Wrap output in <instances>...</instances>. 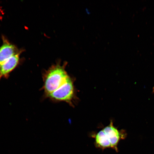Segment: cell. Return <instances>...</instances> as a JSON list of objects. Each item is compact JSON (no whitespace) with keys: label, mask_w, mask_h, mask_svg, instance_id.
Instances as JSON below:
<instances>
[{"label":"cell","mask_w":154,"mask_h":154,"mask_svg":"<svg viewBox=\"0 0 154 154\" xmlns=\"http://www.w3.org/2000/svg\"><path fill=\"white\" fill-rule=\"evenodd\" d=\"M69 77L64 66L59 64L52 66L43 75L42 89L44 91V97L47 98L63 85Z\"/></svg>","instance_id":"6da1fadb"},{"label":"cell","mask_w":154,"mask_h":154,"mask_svg":"<svg viewBox=\"0 0 154 154\" xmlns=\"http://www.w3.org/2000/svg\"><path fill=\"white\" fill-rule=\"evenodd\" d=\"M47 98L54 102H65L71 106L74 107L78 97L74 80L70 76L63 85L50 94Z\"/></svg>","instance_id":"7a4b0ae2"},{"label":"cell","mask_w":154,"mask_h":154,"mask_svg":"<svg viewBox=\"0 0 154 154\" xmlns=\"http://www.w3.org/2000/svg\"><path fill=\"white\" fill-rule=\"evenodd\" d=\"M21 52L14 44L3 37V44L0 46V65L13 56Z\"/></svg>","instance_id":"3957f363"},{"label":"cell","mask_w":154,"mask_h":154,"mask_svg":"<svg viewBox=\"0 0 154 154\" xmlns=\"http://www.w3.org/2000/svg\"><path fill=\"white\" fill-rule=\"evenodd\" d=\"M21 52L13 56L0 65V80L9 76L10 73L16 68L20 60Z\"/></svg>","instance_id":"277c9868"},{"label":"cell","mask_w":154,"mask_h":154,"mask_svg":"<svg viewBox=\"0 0 154 154\" xmlns=\"http://www.w3.org/2000/svg\"><path fill=\"white\" fill-rule=\"evenodd\" d=\"M102 129L110 142L111 148L117 149V144L120 140L123 137V133L115 128L112 121L109 125Z\"/></svg>","instance_id":"5b68a950"},{"label":"cell","mask_w":154,"mask_h":154,"mask_svg":"<svg viewBox=\"0 0 154 154\" xmlns=\"http://www.w3.org/2000/svg\"><path fill=\"white\" fill-rule=\"evenodd\" d=\"M153 92H154V87L153 88Z\"/></svg>","instance_id":"8992f818"}]
</instances>
